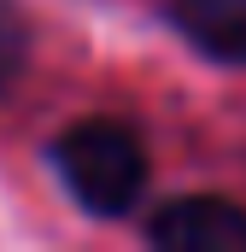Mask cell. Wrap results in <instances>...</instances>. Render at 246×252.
Returning a JSON list of instances; mask_svg holds the SVG:
<instances>
[{
	"instance_id": "obj_4",
	"label": "cell",
	"mask_w": 246,
	"mask_h": 252,
	"mask_svg": "<svg viewBox=\"0 0 246 252\" xmlns=\"http://www.w3.org/2000/svg\"><path fill=\"white\" fill-rule=\"evenodd\" d=\"M18 64H24V30H18L12 12H0V82H6Z\"/></svg>"
},
{
	"instance_id": "obj_3",
	"label": "cell",
	"mask_w": 246,
	"mask_h": 252,
	"mask_svg": "<svg viewBox=\"0 0 246 252\" xmlns=\"http://www.w3.org/2000/svg\"><path fill=\"white\" fill-rule=\"evenodd\" d=\"M170 24L193 53L217 64H246V0H170Z\"/></svg>"
},
{
	"instance_id": "obj_1",
	"label": "cell",
	"mask_w": 246,
	"mask_h": 252,
	"mask_svg": "<svg viewBox=\"0 0 246 252\" xmlns=\"http://www.w3.org/2000/svg\"><path fill=\"white\" fill-rule=\"evenodd\" d=\"M53 170L64 193L94 217H129L147 193V153L118 118H82L53 141Z\"/></svg>"
},
{
	"instance_id": "obj_2",
	"label": "cell",
	"mask_w": 246,
	"mask_h": 252,
	"mask_svg": "<svg viewBox=\"0 0 246 252\" xmlns=\"http://www.w3.org/2000/svg\"><path fill=\"white\" fill-rule=\"evenodd\" d=\"M147 241L164 252H246V205L223 193H182L147 217Z\"/></svg>"
}]
</instances>
